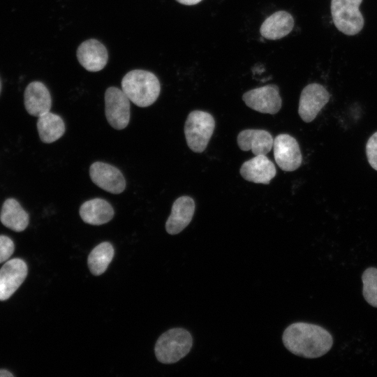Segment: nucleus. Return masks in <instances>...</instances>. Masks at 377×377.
I'll list each match as a JSON object with an SVG mask.
<instances>
[{
	"mask_svg": "<svg viewBox=\"0 0 377 377\" xmlns=\"http://www.w3.org/2000/svg\"><path fill=\"white\" fill-rule=\"evenodd\" d=\"M89 175L96 186L109 193L119 194L126 188V181L121 172L108 163L94 162L89 168Z\"/></svg>",
	"mask_w": 377,
	"mask_h": 377,
	"instance_id": "nucleus-10",
	"label": "nucleus"
},
{
	"mask_svg": "<svg viewBox=\"0 0 377 377\" xmlns=\"http://www.w3.org/2000/svg\"><path fill=\"white\" fill-rule=\"evenodd\" d=\"M15 251L13 240L6 235H0V263L6 262Z\"/></svg>",
	"mask_w": 377,
	"mask_h": 377,
	"instance_id": "nucleus-24",
	"label": "nucleus"
},
{
	"mask_svg": "<svg viewBox=\"0 0 377 377\" xmlns=\"http://www.w3.org/2000/svg\"><path fill=\"white\" fill-rule=\"evenodd\" d=\"M282 341L293 354L304 358H317L332 347V334L321 326L298 322L284 330Z\"/></svg>",
	"mask_w": 377,
	"mask_h": 377,
	"instance_id": "nucleus-1",
	"label": "nucleus"
},
{
	"mask_svg": "<svg viewBox=\"0 0 377 377\" xmlns=\"http://www.w3.org/2000/svg\"><path fill=\"white\" fill-rule=\"evenodd\" d=\"M294 19L288 12L277 11L263 22L260 32L263 37L269 40H277L287 36L293 29Z\"/></svg>",
	"mask_w": 377,
	"mask_h": 377,
	"instance_id": "nucleus-18",
	"label": "nucleus"
},
{
	"mask_svg": "<svg viewBox=\"0 0 377 377\" xmlns=\"http://www.w3.org/2000/svg\"><path fill=\"white\" fill-rule=\"evenodd\" d=\"M121 89L129 100L138 107L152 105L158 98L161 85L157 77L145 70H133L121 80Z\"/></svg>",
	"mask_w": 377,
	"mask_h": 377,
	"instance_id": "nucleus-2",
	"label": "nucleus"
},
{
	"mask_svg": "<svg viewBox=\"0 0 377 377\" xmlns=\"http://www.w3.org/2000/svg\"><path fill=\"white\" fill-rule=\"evenodd\" d=\"M366 155L369 165L374 170H377V131L367 140Z\"/></svg>",
	"mask_w": 377,
	"mask_h": 377,
	"instance_id": "nucleus-23",
	"label": "nucleus"
},
{
	"mask_svg": "<svg viewBox=\"0 0 377 377\" xmlns=\"http://www.w3.org/2000/svg\"><path fill=\"white\" fill-rule=\"evenodd\" d=\"M242 99L250 108L261 113H277L282 105L279 87L267 84L253 89L244 94Z\"/></svg>",
	"mask_w": 377,
	"mask_h": 377,
	"instance_id": "nucleus-8",
	"label": "nucleus"
},
{
	"mask_svg": "<svg viewBox=\"0 0 377 377\" xmlns=\"http://www.w3.org/2000/svg\"><path fill=\"white\" fill-rule=\"evenodd\" d=\"M112 205L105 200L94 198L84 202L80 207V216L88 224L100 226L109 222L114 216Z\"/></svg>",
	"mask_w": 377,
	"mask_h": 377,
	"instance_id": "nucleus-17",
	"label": "nucleus"
},
{
	"mask_svg": "<svg viewBox=\"0 0 377 377\" xmlns=\"http://www.w3.org/2000/svg\"><path fill=\"white\" fill-rule=\"evenodd\" d=\"M24 104L30 115L38 117L50 112L52 106L51 95L43 83L34 81L25 89Z\"/></svg>",
	"mask_w": 377,
	"mask_h": 377,
	"instance_id": "nucleus-14",
	"label": "nucleus"
},
{
	"mask_svg": "<svg viewBox=\"0 0 377 377\" xmlns=\"http://www.w3.org/2000/svg\"><path fill=\"white\" fill-rule=\"evenodd\" d=\"M237 145L243 151L251 150L256 155H266L273 148L274 139L267 131L246 129L242 131L237 138Z\"/></svg>",
	"mask_w": 377,
	"mask_h": 377,
	"instance_id": "nucleus-16",
	"label": "nucleus"
},
{
	"mask_svg": "<svg viewBox=\"0 0 377 377\" xmlns=\"http://www.w3.org/2000/svg\"><path fill=\"white\" fill-rule=\"evenodd\" d=\"M1 80H0V92H1Z\"/></svg>",
	"mask_w": 377,
	"mask_h": 377,
	"instance_id": "nucleus-27",
	"label": "nucleus"
},
{
	"mask_svg": "<svg viewBox=\"0 0 377 377\" xmlns=\"http://www.w3.org/2000/svg\"><path fill=\"white\" fill-rule=\"evenodd\" d=\"M27 265L24 260L14 258L6 262L0 269V301L8 300L27 277Z\"/></svg>",
	"mask_w": 377,
	"mask_h": 377,
	"instance_id": "nucleus-11",
	"label": "nucleus"
},
{
	"mask_svg": "<svg viewBox=\"0 0 377 377\" xmlns=\"http://www.w3.org/2000/svg\"><path fill=\"white\" fill-rule=\"evenodd\" d=\"M76 55L81 66L91 72L102 70L108 60L107 49L96 39L82 42L77 47Z\"/></svg>",
	"mask_w": 377,
	"mask_h": 377,
	"instance_id": "nucleus-12",
	"label": "nucleus"
},
{
	"mask_svg": "<svg viewBox=\"0 0 377 377\" xmlns=\"http://www.w3.org/2000/svg\"><path fill=\"white\" fill-rule=\"evenodd\" d=\"M215 121L212 114L193 110L188 115L184 124L187 145L194 152L204 151L214 133Z\"/></svg>",
	"mask_w": 377,
	"mask_h": 377,
	"instance_id": "nucleus-4",
	"label": "nucleus"
},
{
	"mask_svg": "<svg viewBox=\"0 0 377 377\" xmlns=\"http://www.w3.org/2000/svg\"><path fill=\"white\" fill-rule=\"evenodd\" d=\"M362 0H331V15L336 28L348 36L357 34L364 20L359 10Z\"/></svg>",
	"mask_w": 377,
	"mask_h": 377,
	"instance_id": "nucleus-5",
	"label": "nucleus"
},
{
	"mask_svg": "<svg viewBox=\"0 0 377 377\" xmlns=\"http://www.w3.org/2000/svg\"><path fill=\"white\" fill-rule=\"evenodd\" d=\"M362 281L365 300L377 308V268L371 267L366 269L362 275Z\"/></svg>",
	"mask_w": 377,
	"mask_h": 377,
	"instance_id": "nucleus-22",
	"label": "nucleus"
},
{
	"mask_svg": "<svg viewBox=\"0 0 377 377\" xmlns=\"http://www.w3.org/2000/svg\"><path fill=\"white\" fill-rule=\"evenodd\" d=\"M330 94L318 83H311L302 89L299 101L298 114L306 123L311 122L329 102Z\"/></svg>",
	"mask_w": 377,
	"mask_h": 377,
	"instance_id": "nucleus-7",
	"label": "nucleus"
},
{
	"mask_svg": "<svg viewBox=\"0 0 377 377\" xmlns=\"http://www.w3.org/2000/svg\"><path fill=\"white\" fill-rule=\"evenodd\" d=\"M0 221L6 228L15 232H22L28 226L29 216L17 200L8 198L3 204Z\"/></svg>",
	"mask_w": 377,
	"mask_h": 377,
	"instance_id": "nucleus-19",
	"label": "nucleus"
},
{
	"mask_svg": "<svg viewBox=\"0 0 377 377\" xmlns=\"http://www.w3.org/2000/svg\"><path fill=\"white\" fill-rule=\"evenodd\" d=\"M36 126L39 138L44 143H52L59 140L66 130L62 118L50 111L38 117Z\"/></svg>",
	"mask_w": 377,
	"mask_h": 377,
	"instance_id": "nucleus-20",
	"label": "nucleus"
},
{
	"mask_svg": "<svg viewBox=\"0 0 377 377\" xmlns=\"http://www.w3.org/2000/svg\"><path fill=\"white\" fill-rule=\"evenodd\" d=\"M274 156L276 164L283 171L297 170L302 157L297 141L288 134H280L274 139Z\"/></svg>",
	"mask_w": 377,
	"mask_h": 377,
	"instance_id": "nucleus-9",
	"label": "nucleus"
},
{
	"mask_svg": "<svg viewBox=\"0 0 377 377\" xmlns=\"http://www.w3.org/2000/svg\"><path fill=\"white\" fill-rule=\"evenodd\" d=\"M13 374L5 369H0V377H12Z\"/></svg>",
	"mask_w": 377,
	"mask_h": 377,
	"instance_id": "nucleus-26",
	"label": "nucleus"
},
{
	"mask_svg": "<svg viewBox=\"0 0 377 377\" xmlns=\"http://www.w3.org/2000/svg\"><path fill=\"white\" fill-rule=\"evenodd\" d=\"M193 338L183 328H172L158 339L154 351L157 360L163 364H173L184 357L191 350Z\"/></svg>",
	"mask_w": 377,
	"mask_h": 377,
	"instance_id": "nucleus-3",
	"label": "nucleus"
},
{
	"mask_svg": "<svg viewBox=\"0 0 377 377\" xmlns=\"http://www.w3.org/2000/svg\"><path fill=\"white\" fill-rule=\"evenodd\" d=\"M242 177L256 184H268L276 173L274 163L266 155H256L245 161L239 170Z\"/></svg>",
	"mask_w": 377,
	"mask_h": 377,
	"instance_id": "nucleus-13",
	"label": "nucleus"
},
{
	"mask_svg": "<svg viewBox=\"0 0 377 377\" xmlns=\"http://www.w3.org/2000/svg\"><path fill=\"white\" fill-rule=\"evenodd\" d=\"M195 211V202L188 196L178 198L172 206L170 215L165 223V230L170 235L182 232L191 222Z\"/></svg>",
	"mask_w": 377,
	"mask_h": 377,
	"instance_id": "nucleus-15",
	"label": "nucleus"
},
{
	"mask_svg": "<svg viewBox=\"0 0 377 377\" xmlns=\"http://www.w3.org/2000/svg\"><path fill=\"white\" fill-rule=\"evenodd\" d=\"M130 100L122 89L108 88L105 93V112L108 122L117 129L125 128L130 121Z\"/></svg>",
	"mask_w": 377,
	"mask_h": 377,
	"instance_id": "nucleus-6",
	"label": "nucleus"
},
{
	"mask_svg": "<svg viewBox=\"0 0 377 377\" xmlns=\"http://www.w3.org/2000/svg\"><path fill=\"white\" fill-rule=\"evenodd\" d=\"M114 254L112 245L108 242H101L90 252L87 264L91 273L99 276L104 273Z\"/></svg>",
	"mask_w": 377,
	"mask_h": 377,
	"instance_id": "nucleus-21",
	"label": "nucleus"
},
{
	"mask_svg": "<svg viewBox=\"0 0 377 377\" xmlns=\"http://www.w3.org/2000/svg\"><path fill=\"white\" fill-rule=\"evenodd\" d=\"M176 1L184 5L192 6V5H195L200 3L202 0H176Z\"/></svg>",
	"mask_w": 377,
	"mask_h": 377,
	"instance_id": "nucleus-25",
	"label": "nucleus"
}]
</instances>
